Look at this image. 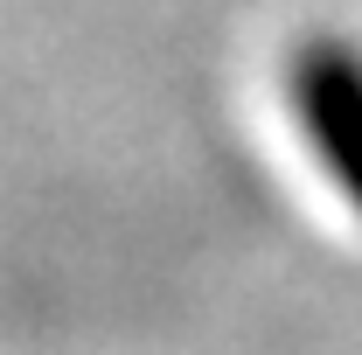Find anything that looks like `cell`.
<instances>
[{
  "label": "cell",
  "instance_id": "6da1fadb",
  "mask_svg": "<svg viewBox=\"0 0 362 355\" xmlns=\"http://www.w3.org/2000/svg\"><path fill=\"white\" fill-rule=\"evenodd\" d=\"M286 98L300 133L327 161L334 188L362 209V49L341 35H314L286 63Z\"/></svg>",
  "mask_w": 362,
  "mask_h": 355
}]
</instances>
